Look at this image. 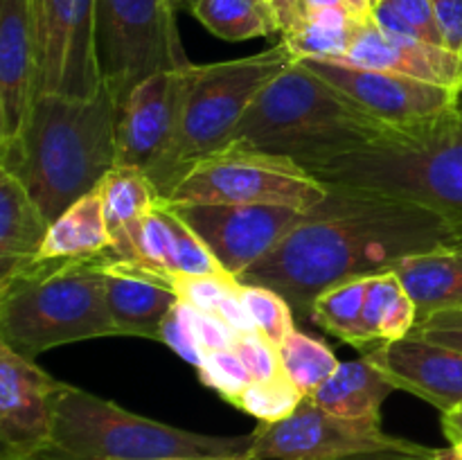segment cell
<instances>
[{"label":"cell","instance_id":"1","mask_svg":"<svg viewBox=\"0 0 462 460\" xmlns=\"http://www.w3.org/2000/svg\"><path fill=\"white\" fill-rule=\"evenodd\" d=\"M329 194L239 282L278 291L311 316L328 289L395 271L406 257L451 246L456 228L436 210L391 194L328 185Z\"/></svg>","mask_w":462,"mask_h":460},{"label":"cell","instance_id":"2","mask_svg":"<svg viewBox=\"0 0 462 460\" xmlns=\"http://www.w3.org/2000/svg\"><path fill=\"white\" fill-rule=\"evenodd\" d=\"M116 126L106 88L86 99L39 93L18 144L0 153V170L25 185L52 224L116 167Z\"/></svg>","mask_w":462,"mask_h":460},{"label":"cell","instance_id":"3","mask_svg":"<svg viewBox=\"0 0 462 460\" xmlns=\"http://www.w3.org/2000/svg\"><path fill=\"white\" fill-rule=\"evenodd\" d=\"M230 143L291 158L311 171L361 149L406 140L296 61L257 95Z\"/></svg>","mask_w":462,"mask_h":460},{"label":"cell","instance_id":"4","mask_svg":"<svg viewBox=\"0 0 462 460\" xmlns=\"http://www.w3.org/2000/svg\"><path fill=\"white\" fill-rule=\"evenodd\" d=\"M111 255L34 260L0 280V341L36 359L68 343L117 336L104 289Z\"/></svg>","mask_w":462,"mask_h":460},{"label":"cell","instance_id":"5","mask_svg":"<svg viewBox=\"0 0 462 460\" xmlns=\"http://www.w3.org/2000/svg\"><path fill=\"white\" fill-rule=\"evenodd\" d=\"M253 436H208L131 413L120 404L63 382L50 440L30 460L239 458Z\"/></svg>","mask_w":462,"mask_h":460},{"label":"cell","instance_id":"6","mask_svg":"<svg viewBox=\"0 0 462 460\" xmlns=\"http://www.w3.org/2000/svg\"><path fill=\"white\" fill-rule=\"evenodd\" d=\"M296 61V54L280 41L273 48L242 59L189 66L174 138L147 171L162 201L201 158L233 140L257 95Z\"/></svg>","mask_w":462,"mask_h":460},{"label":"cell","instance_id":"7","mask_svg":"<svg viewBox=\"0 0 462 460\" xmlns=\"http://www.w3.org/2000/svg\"><path fill=\"white\" fill-rule=\"evenodd\" d=\"M311 174L325 185L359 188L427 206L462 233V111L424 143H393L343 156Z\"/></svg>","mask_w":462,"mask_h":460},{"label":"cell","instance_id":"8","mask_svg":"<svg viewBox=\"0 0 462 460\" xmlns=\"http://www.w3.org/2000/svg\"><path fill=\"white\" fill-rule=\"evenodd\" d=\"M174 0H95V39L104 88L120 108L147 77L192 66Z\"/></svg>","mask_w":462,"mask_h":460},{"label":"cell","instance_id":"9","mask_svg":"<svg viewBox=\"0 0 462 460\" xmlns=\"http://www.w3.org/2000/svg\"><path fill=\"white\" fill-rule=\"evenodd\" d=\"M329 194L291 158L228 143L201 158L165 203H248L310 212Z\"/></svg>","mask_w":462,"mask_h":460},{"label":"cell","instance_id":"10","mask_svg":"<svg viewBox=\"0 0 462 460\" xmlns=\"http://www.w3.org/2000/svg\"><path fill=\"white\" fill-rule=\"evenodd\" d=\"M298 61L397 131L406 143H424L442 133L458 120L462 111V90L332 59Z\"/></svg>","mask_w":462,"mask_h":460},{"label":"cell","instance_id":"11","mask_svg":"<svg viewBox=\"0 0 462 460\" xmlns=\"http://www.w3.org/2000/svg\"><path fill=\"white\" fill-rule=\"evenodd\" d=\"M251 436V455L255 460H341L418 445L386 433L377 419H350L329 413L310 397L287 419L260 422Z\"/></svg>","mask_w":462,"mask_h":460},{"label":"cell","instance_id":"12","mask_svg":"<svg viewBox=\"0 0 462 460\" xmlns=\"http://www.w3.org/2000/svg\"><path fill=\"white\" fill-rule=\"evenodd\" d=\"M165 203V201H162ZM201 237L226 273L239 275L273 251L305 212L248 203H165Z\"/></svg>","mask_w":462,"mask_h":460},{"label":"cell","instance_id":"13","mask_svg":"<svg viewBox=\"0 0 462 460\" xmlns=\"http://www.w3.org/2000/svg\"><path fill=\"white\" fill-rule=\"evenodd\" d=\"M39 93L95 97L104 88L95 39V0H36Z\"/></svg>","mask_w":462,"mask_h":460},{"label":"cell","instance_id":"14","mask_svg":"<svg viewBox=\"0 0 462 460\" xmlns=\"http://www.w3.org/2000/svg\"><path fill=\"white\" fill-rule=\"evenodd\" d=\"M61 386L0 341V460H30L48 445Z\"/></svg>","mask_w":462,"mask_h":460},{"label":"cell","instance_id":"15","mask_svg":"<svg viewBox=\"0 0 462 460\" xmlns=\"http://www.w3.org/2000/svg\"><path fill=\"white\" fill-rule=\"evenodd\" d=\"M188 68L162 70L140 81L117 108L116 167L147 174L176 133L188 88Z\"/></svg>","mask_w":462,"mask_h":460},{"label":"cell","instance_id":"16","mask_svg":"<svg viewBox=\"0 0 462 460\" xmlns=\"http://www.w3.org/2000/svg\"><path fill=\"white\" fill-rule=\"evenodd\" d=\"M39 95L36 0H0V153L18 144Z\"/></svg>","mask_w":462,"mask_h":460},{"label":"cell","instance_id":"17","mask_svg":"<svg viewBox=\"0 0 462 460\" xmlns=\"http://www.w3.org/2000/svg\"><path fill=\"white\" fill-rule=\"evenodd\" d=\"M364 359L395 386L449 413L462 406V352L418 336L379 343Z\"/></svg>","mask_w":462,"mask_h":460},{"label":"cell","instance_id":"18","mask_svg":"<svg viewBox=\"0 0 462 460\" xmlns=\"http://www.w3.org/2000/svg\"><path fill=\"white\" fill-rule=\"evenodd\" d=\"M343 63L397 72L413 79L462 90V54L404 34H388L368 21L356 34Z\"/></svg>","mask_w":462,"mask_h":460},{"label":"cell","instance_id":"19","mask_svg":"<svg viewBox=\"0 0 462 460\" xmlns=\"http://www.w3.org/2000/svg\"><path fill=\"white\" fill-rule=\"evenodd\" d=\"M104 289L117 336L161 341L162 320L179 302L171 280L111 255L104 262Z\"/></svg>","mask_w":462,"mask_h":460},{"label":"cell","instance_id":"20","mask_svg":"<svg viewBox=\"0 0 462 460\" xmlns=\"http://www.w3.org/2000/svg\"><path fill=\"white\" fill-rule=\"evenodd\" d=\"M48 230L50 219L25 185L0 170V280L39 260Z\"/></svg>","mask_w":462,"mask_h":460},{"label":"cell","instance_id":"21","mask_svg":"<svg viewBox=\"0 0 462 460\" xmlns=\"http://www.w3.org/2000/svg\"><path fill=\"white\" fill-rule=\"evenodd\" d=\"M406 293L415 302L418 320L462 307V253L445 246L406 257L395 266Z\"/></svg>","mask_w":462,"mask_h":460},{"label":"cell","instance_id":"22","mask_svg":"<svg viewBox=\"0 0 462 460\" xmlns=\"http://www.w3.org/2000/svg\"><path fill=\"white\" fill-rule=\"evenodd\" d=\"M391 392H395V386L361 356L338 363L332 377L310 400L341 418L382 422V406Z\"/></svg>","mask_w":462,"mask_h":460},{"label":"cell","instance_id":"23","mask_svg":"<svg viewBox=\"0 0 462 460\" xmlns=\"http://www.w3.org/2000/svg\"><path fill=\"white\" fill-rule=\"evenodd\" d=\"M113 251L99 188L72 203L50 224L39 260H77ZM116 253V251H113Z\"/></svg>","mask_w":462,"mask_h":460},{"label":"cell","instance_id":"24","mask_svg":"<svg viewBox=\"0 0 462 460\" xmlns=\"http://www.w3.org/2000/svg\"><path fill=\"white\" fill-rule=\"evenodd\" d=\"M104 216L113 239V251L125 260L129 233L144 215L161 206V194L149 176L135 167H113L99 183Z\"/></svg>","mask_w":462,"mask_h":460},{"label":"cell","instance_id":"25","mask_svg":"<svg viewBox=\"0 0 462 460\" xmlns=\"http://www.w3.org/2000/svg\"><path fill=\"white\" fill-rule=\"evenodd\" d=\"M368 21L355 16L347 5L316 9L302 18L296 30L282 34V43L296 54V59H332L347 57L356 34Z\"/></svg>","mask_w":462,"mask_h":460},{"label":"cell","instance_id":"26","mask_svg":"<svg viewBox=\"0 0 462 460\" xmlns=\"http://www.w3.org/2000/svg\"><path fill=\"white\" fill-rule=\"evenodd\" d=\"M415 323H418L415 302L411 300L395 271H386V273L368 278L364 327L373 345L409 336Z\"/></svg>","mask_w":462,"mask_h":460},{"label":"cell","instance_id":"27","mask_svg":"<svg viewBox=\"0 0 462 460\" xmlns=\"http://www.w3.org/2000/svg\"><path fill=\"white\" fill-rule=\"evenodd\" d=\"M192 16L224 41L260 39L280 32L269 0H199Z\"/></svg>","mask_w":462,"mask_h":460},{"label":"cell","instance_id":"28","mask_svg":"<svg viewBox=\"0 0 462 460\" xmlns=\"http://www.w3.org/2000/svg\"><path fill=\"white\" fill-rule=\"evenodd\" d=\"M365 293H368V278L337 284L316 298L310 318L343 343L356 347L373 345L364 327Z\"/></svg>","mask_w":462,"mask_h":460},{"label":"cell","instance_id":"29","mask_svg":"<svg viewBox=\"0 0 462 460\" xmlns=\"http://www.w3.org/2000/svg\"><path fill=\"white\" fill-rule=\"evenodd\" d=\"M280 361L282 373L298 386L305 397H311L338 368L341 361L332 350L319 338L293 329L282 343H280Z\"/></svg>","mask_w":462,"mask_h":460},{"label":"cell","instance_id":"30","mask_svg":"<svg viewBox=\"0 0 462 460\" xmlns=\"http://www.w3.org/2000/svg\"><path fill=\"white\" fill-rule=\"evenodd\" d=\"M302 400H305V395L282 373L273 379H266V382H253L235 400L233 406H237L244 413L253 415L260 422L273 424L280 422V419H287L302 404Z\"/></svg>","mask_w":462,"mask_h":460},{"label":"cell","instance_id":"31","mask_svg":"<svg viewBox=\"0 0 462 460\" xmlns=\"http://www.w3.org/2000/svg\"><path fill=\"white\" fill-rule=\"evenodd\" d=\"M242 300L255 323L257 332L264 334L273 345L280 347V343L296 329L293 323V307L284 296L269 287L260 284H242Z\"/></svg>","mask_w":462,"mask_h":460},{"label":"cell","instance_id":"32","mask_svg":"<svg viewBox=\"0 0 462 460\" xmlns=\"http://www.w3.org/2000/svg\"><path fill=\"white\" fill-rule=\"evenodd\" d=\"M197 373L199 379L208 388L219 392L230 404H235V400L253 383L251 373H248L244 361L239 359L233 347L230 350L208 352L201 363H199Z\"/></svg>","mask_w":462,"mask_h":460},{"label":"cell","instance_id":"33","mask_svg":"<svg viewBox=\"0 0 462 460\" xmlns=\"http://www.w3.org/2000/svg\"><path fill=\"white\" fill-rule=\"evenodd\" d=\"M171 284H174V291L179 293L180 302H188L197 309L210 311V314H217L221 302L242 291L239 278L230 273L176 275Z\"/></svg>","mask_w":462,"mask_h":460},{"label":"cell","instance_id":"34","mask_svg":"<svg viewBox=\"0 0 462 460\" xmlns=\"http://www.w3.org/2000/svg\"><path fill=\"white\" fill-rule=\"evenodd\" d=\"M167 212H170L171 235H174V278L176 275L226 273L219 262L215 260V255L208 251L206 244L201 242V237L180 216H176L170 207H167Z\"/></svg>","mask_w":462,"mask_h":460},{"label":"cell","instance_id":"35","mask_svg":"<svg viewBox=\"0 0 462 460\" xmlns=\"http://www.w3.org/2000/svg\"><path fill=\"white\" fill-rule=\"evenodd\" d=\"M233 350L244 361L246 370L251 373L253 382H266L282 374V361H280L278 345L269 341L262 332L239 334L233 343Z\"/></svg>","mask_w":462,"mask_h":460},{"label":"cell","instance_id":"36","mask_svg":"<svg viewBox=\"0 0 462 460\" xmlns=\"http://www.w3.org/2000/svg\"><path fill=\"white\" fill-rule=\"evenodd\" d=\"M161 343L170 345L180 359H185L188 363H192L194 368H199V363H201L206 354H203L197 338H194L188 302H180V300L176 302L174 309H171L170 314H167V318L162 320Z\"/></svg>","mask_w":462,"mask_h":460},{"label":"cell","instance_id":"37","mask_svg":"<svg viewBox=\"0 0 462 460\" xmlns=\"http://www.w3.org/2000/svg\"><path fill=\"white\" fill-rule=\"evenodd\" d=\"M382 3H386L418 39L447 48L431 0H382Z\"/></svg>","mask_w":462,"mask_h":460},{"label":"cell","instance_id":"38","mask_svg":"<svg viewBox=\"0 0 462 460\" xmlns=\"http://www.w3.org/2000/svg\"><path fill=\"white\" fill-rule=\"evenodd\" d=\"M411 336L424 338V341L462 352V307L438 311V314L427 316L424 320H418Z\"/></svg>","mask_w":462,"mask_h":460},{"label":"cell","instance_id":"39","mask_svg":"<svg viewBox=\"0 0 462 460\" xmlns=\"http://www.w3.org/2000/svg\"><path fill=\"white\" fill-rule=\"evenodd\" d=\"M189 318H192L194 338H197L203 354H208V352L230 350L233 347L237 334L226 325L224 318H219L217 314H210V311L197 309L192 305H189Z\"/></svg>","mask_w":462,"mask_h":460},{"label":"cell","instance_id":"40","mask_svg":"<svg viewBox=\"0 0 462 460\" xmlns=\"http://www.w3.org/2000/svg\"><path fill=\"white\" fill-rule=\"evenodd\" d=\"M447 48L462 50V0H431Z\"/></svg>","mask_w":462,"mask_h":460},{"label":"cell","instance_id":"41","mask_svg":"<svg viewBox=\"0 0 462 460\" xmlns=\"http://www.w3.org/2000/svg\"><path fill=\"white\" fill-rule=\"evenodd\" d=\"M217 316L219 318L226 320V325H228L230 329H233L235 334H248V332H255V323H253L251 314H248L246 305H244L242 300V291L235 293V296H230L228 300L221 302V307L217 309Z\"/></svg>","mask_w":462,"mask_h":460},{"label":"cell","instance_id":"42","mask_svg":"<svg viewBox=\"0 0 462 460\" xmlns=\"http://www.w3.org/2000/svg\"><path fill=\"white\" fill-rule=\"evenodd\" d=\"M341 460H438L436 446L413 445L409 449H383V451H370V454H356L347 455Z\"/></svg>","mask_w":462,"mask_h":460},{"label":"cell","instance_id":"43","mask_svg":"<svg viewBox=\"0 0 462 460\" xmlns=\"http://www.w3.org/2000/svg\"><path fill=\"white\" fill-rule=\"evenodd\" d=\"M442 431H445L449 445L462 440V406L456 410H449V413H442Z\"/></svg>","mask_w":462,"mask_h":460},{"label":"cell","instance_id":"44","mask_svg":"<svg viewBox=\"0 0 462 460\" xmlns=\"http://www.w3.org/2000/svg\"><path fill=\"white\" fill-rule=\"evenodd\" d=\"M347 7L355 12V16H359L361 21H373V5L370 0H343Z\"/></svg>","mask_w":462,"mask_h":460},{"label":"cell","instance_id":"45","mask_svg":"<svg viewBox=\"0 0 462 460\" xmlns=\"http://www.w3.org/2000/svg\"><path fill=\"white\" fill-rule=\"evenodd\" d=\"M438 460H462V440L445 446V449H438Z\"/></svg>","mask_w":462,"mask_h":460},{"label":"cell","instance_id":"46","mask_svg":"<svg viewBox=\"0 0 462 460\" xmlns=\"http://www.w3.org/2000/svg\"><path fill=\"white\" fill-rule=\"evenodd\" d=\"M170 460H255L251 454L239 455V458H170Z\"/></svg>","mask_w":462,"mask_h":460},{"label":"cell","instance_id":"47","mask_svg":"<svg viewBox=\"0 0 462 460\" xmlns=\"http://www.w3.org/2000/svg\"><path fill=\"white\" fill-rule=\"evenodd\" d=\"M174 3H176V7H183V9H189V12H192V9H194V5H197L199 3V0H174Z\"/></svg>","mask_w":462,"mask_h":460},{"label":"cell","instance_id":"48","mask_svg":"<svg viewBox=\"0 0 462 460\" xmlns=\"http://www.w3.org/2000/svg\"><path fill=\"white\" fill-rule=\"evenodd\" d=\"M451 248H456V251L462 253V233L456 235V239H454V244H451Z\"/></svg>","mask_w":462,"mask_h":460},{"label":"cell","instance_id":"49","mask_svg":"<svg viewBox=\"0 0 462 460\" xmlns=\"http://www.w3.org/2000/svg\"><path fill=\"white\" fill-rule=\"evenodd\" d=\"M379 3H382V0H370V5H373V9H374V7H377V5H379Z\"/></svg>","mask_w":462,"mask_h":460},{"label":"cell","instance_id":"50","mask_svg":"<svg viewBox=\"0 0 462 460\" xmlns=\"http://www.w3.org/2000/svg\"><path fill=\"white\" fill-rule=\"evenodd\" d=\"M460 54H462V50H460Z\"/></svg>","mask_w":462,"mask_h":460}]
</instances>
